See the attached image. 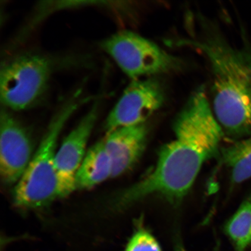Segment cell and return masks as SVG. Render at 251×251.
Returning <instances> with one entry per match:
<instances>
[{
	"instance_id": "1",
	"label": "cell",
	"mask_w": 251,
	"mask_h": 251,
	"mask_svg": "<svg viewBox=\"0 0 251 251\" xmlns=\"http://www.w3.org/2000/svg\"><path fill=\"white\" fill-rule=\"evenodd\" d=\"M175 139L159 152L155 168L115 200L122 209L152 196L179 201L192 187L204 163L220 155L225 134L216 119L206 89L191 94L174 124Z\"/></svg>"
},
{
	"instance_id": "2",
	"label": "cell",
	"mask_w": 251,
	"mask_h": 251,
	"mask_svg": "<svg viewBox=\"0 0 251 251\" xmlns=\"http://www.w3.org/2000/svg\"><path fill=\"white\" fill-rule=\"evenodd\" d=\"M197 32L174 41L205 56L212 76V108L225 135L236 141L251 136V53L237 49L214 22L198 16Z\"/></svg>"
},
{
	"instance_id": "3",
	"label": "cell",
	"mask_w": 251,
	"mask_h": 251,
	"mask_svg": "<svg viewBox=\"0 0 251 251\" xmlns=\"http://www.w3.org/2000/svg\"><path fill=\"white\" fill-rule=\"evenodd\" d=\"M77 93L66 103L51 119L32 159L18 183L15 185V205L26 209H39L59 198L56 170V154L59 135L69 119L85 100Z\"/></svg>"
},
{
	"instance_id": "4",
	"label": "cell",
	"mask_w": 251,
	"mask_h": 251,
	"mask_svg": "<svg viewBox=\"0 0 251 251\" xmlns=\"http://www.w3.org/2000/svg\"><path fill=\"white\" fill-rule=\"evenodd\" d=\"M101 47L131 80L169 73L181 65L176 56L131 30L112 34L103 41Z\"/></svg>"
},
{
	"instance_id": "5",
	"label": "cell",
	"mask_w": 251,
	"mask_h": 251,
	"mask_svg": "<svg viewBox=\"0 0 251 251\" xmlns=\"http://www.w3.org/2000/svg\"><path fill=\"white\" fill-rule=\"evenodd\" d=\"M49 59L39 54L20 55L4 62L0 71V99L5 108L29 109L45 93L51 76Z\"/></svg>"
},
{
	"instance_id": "6",
	"label": "cell",
	"mask_w": 251,
	"mask_h": 251,
	"mask_svg": "<svg viewBox=\"0 0 251 251\" xmlns=\"http://www.w3.org/2000/svg\"><path fill=\"white\" fill-rule=\"evenodd\" d=\"M165 100L162 84L155 77L131 80L108 115L107 132L119 127L145 123Z\"/></svg>"
},
{
	"instance_id": "7",
	"label": "cell",
	"mask_w": 251,
	"mask_h": 251,
	"mask_svg": "<svg viewBox=\"0 0 251 251\" xmlns=\"http://www.w3.org/2000/svg\"><path fill=\"white\" fill-rule=\"evenodd\" d=\"M27 131L7 109L0 115V174L7 186L20 180L33 156Z\"/></svg>"
},
{
	"instance_id": "8",
	"label": "cell",
	"mask_w": 251,
	"mask_h": 251,
	"mask_svg": "<svg viewBox=\"0 0 251 251\" xmlns=\"http://www.w3.org/2000/svg\"><path fill=\"white\" fill-rule=\"evenodd\" d=\"M99 106L94 105L57 150L55 164L59 198L67 197L75 190L77 173L87 153V146L98 118Z\"/></svg>"
},
{
	"instance_id": "9",
	"label": "cell",
	"mask_w": 251,
	"mask_h": 251,
	"mask_svg": "<svg viewBox=\"0 0 251 251\" xmlns=\"http://www.w3.org/2000/svg\"><path fill=\"white\" fill-rule=\"evenodd\" d=\"M149 130L145 123L115 128L107 132L104 140L112 165V177L132 169L146 149Z\"/></svg>"
},
{
	"instance_id": "10",
	"label": "cell",
	"mask_w": 251,
	"mask_h": 251,
	"mask_svg": "<svg viewBox=\"0 0 251 251\" xmlns=\"http://www.w3.org/2000/svg\"><path fill=\"white\" fill-rule=\"evenodd\" d=\"M112 177V165L103 139L87 151L77 173L75 190H89Z\"/></svg>"
},
{
	"instance_id": "11",
	"label": "cell",
	"mask_w": 251,
	"mask_h": 251,
	"mask_svg": "<svg viewBox=\"0 0 251 251\" xmlns=\"http://www.w3.org/2000/svg\"><path fill=\"white\" fill-rule=\"evenodd\" d=\"M220 156L230 169L233 183H242L251 178V136L234 141L221 150Z\"/></svg>"
},
{
	"instance_id": "12",
	"label": "cell",
	"mask_w": 251,
	"mask_h": 251,
	"mask_svg": "<svg viewBox=\"0 0 251 251\" xmlns=\"http://www.w3.org/2000/svg\"><path fill=\"white\" fill-rule=\"evenodd\" d=\"M225 231L235 251H245L251 244V195L241 204L225 226Z\"/></svg>"
},
{
	"instance_id": "13",
	"label": "cell",
	"mask_w": 251,
	"mask_h": 251,
	"mask_svg": "<svg viewBox=\"0 0 251 251\" xmlns=\"http://www.w3.org/2000/svg\"><path fill=\"white\" fill-rule=\"evenodd\" d=\"M125 251H162L158 241L145 228L139 227L128 240Z\"/></svg>"
}]
</instances>
